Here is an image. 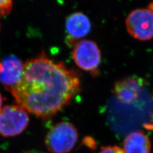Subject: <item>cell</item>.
Returning a JSON list of instances; mask_svg holds the SVG:
<instances>
[{
	"instance_id": "6da1fadb",
	"label": "cell",
	"mask_w": 153,
	"mask_h": 153,
	"mask_svg": "<svg viewBox=\"0 0 153 153\" xmlns=\"http://www.w3.org/2000/svg\"><path fill=\"white\" fill-rule=\"evenodd\" d=\"M10 91L27 112L47 118L71 102L80 92V81L63 63L41 55L24 63L22 79Z\"/></svg>"
},
{
	"instance_id": "7a4b0ae2",
	"label": "cell",
	"mask_w": 153,
	"mask_h": 153,
	"mask_svg": "<svg viewBox=\"0 0 153 153\" xmlns=\"http://www.w3.org/2000/svg\"><path fill=\"white\" fill-rule=\"evenodd\" d=\"M78 140V131L72 123L63 121L52 126L45 137L47 149L52 153H69Z\"/></svg>"
},
{
	"instance_id": "3957f363",
	"label": "cell",
	"mask_w": 153,
	"mask_h": 153,
	"mask_svg": "<svg viewBox=\"0 0 153 153\" xmlns=\"http://www.w3.org/2000/svg\"><path fill=\"white\" fill-rule=\"evenodd\" d=\"M30 122L27 112L18 105H8L0 110V135L17 136L25 131Z\"/></svg>"
},
{
	"instance_id": "277c9868",
	"label": "cell",
	"mask_w": 153,
	"mask_h": 153,
	"mask_svg": "<svg viewBox=\"0 0 153 153\" xmlns=\"http://www.w3.org/2000/svg\"><path fill=\"white\" fill-rule=\"evenodd\" d=\"M126 27L129 34L140 41L153 38V10L138 8L131 11L126 19Z\"/></svg>"
},
{
	"instance_id": "5b68a950",
	"label": "cell",
	"mask_w": 153,
	"mask_h": 153,
	"mask_svg": "<svg viewBox=\"0 0 153 153\" xmlns=\"http://www.w3.org/2000/svg\"><path fill=\"white\" fill-rule=\"evenodd\" d=\"M72 57L80 69L89 72H97L101 63L102 55L98 45L91 40H84L76 43Z\"/></svg>"
},
{
	"instance_id": "8992f818",
	"label": "cell",
	"mask_w": 153,
	"mask_h": 153,
	"mask_svg": "<svg viewBox=\"0 0 153 153\" xmlns=\"http://www.w3.org/2000/svg\"><path fill=\"white\" fill-rule=\"evenodd\" d=\"M24 63L17 57L9 56L0 62V82L10 89L22 79Z\"/></svg>"
},
{
	"instance_id": "52a82bcc",
	"label": "cell",
	"mask_w": 153,
	"mask_h": 153,
	"mask_svg": "<svg viewBox=\"0 0 153 153\" xmlns=\"http://www.w3.org/2000/svg\"><path fill=\"white\" fill-rule=\"evenodd\" d=\"M143 85V81L140 79L126 78L119 81L115 85V94L121 103L131 104L139 98Z\"/></svg>"
},
{
	"instance_id": "ba28073f",
	"label": "cell",
	"mask_w": 153,
	"mask_h": 153,
	"mask_svg": "<svg viewBox=\"0 0 153 153\" xmlns=\"http://www.w3.org/2000/svg\"><path fill=\"white\" fill-rule=\"evenodd\" d=\"M91 25L90 20L82 12H75L66 19V30L69 37L68 40L72 44L73 41L82 38L88 35Z\"/></svg>"
},
{
	"instance_id": "9c48e42d",
	"label": "cell",
	"mask_w": 153,
	"mask_h": 153,
	"mask_svg": "<svg viewBox=\"0 0 153 153\" xmlns=\"http://www.w3.org/2000/svg\"><path fill=\"white\" fill-rule=\"evenodd\" d=\"M151 149L149 138L141 131L130 133L124 140L123 149L125 153H150Z\"/></svg>"
},
{
	"instance_id": "30bf717a",
	"label": "cell",
	"mask_w": 153,
	"mask_h": 153,
	"mask_svg": "<svg viewBox=\"0 0 153 153\" xmlns=\"http://www.w3.org/2000/svg\"><path fill=\"white\" fill-rule=\"evenodd\" d=\"M12 8V0H0V19L7 16Z\"/></svg>"
},
{
	"instance_id": "8fae6325",
	"label": "cell",
	"mask_w": 153,
	"mask_h": 153,
	"mask_svg": "<svg viewBox=\"0 0 153 153\" xmlns=\"http://www.w3.org/2000/svg\"><path fill=\"white\" fill-rule=\"evenodd\" d=\"M98 153H125L123 149L116 146H105L102 147L101 150Z\"/></svg>"
},
{
	"instance_id": "7c38bea8",
	"label": "cell",
	"mask_w": 153,
	"mask_h": 153,
	"mask_svg": "<svg viewBox=\"0 0 153 153\" xmlns=\"http://www.w3.org/2000/svg\"><path fill=\"white\" fill-rule=\"evenodd\" d=\"M25 153H44V152L39 151H37V150H31V151H26Z\"/></svg>"
},
{
	"instance_id": "4fadbf2b",
	"label": "cell",
	"mask_w": 153,
	"mask_h": 153,
	"mask_svg": "<svg viewBox=\"0 0 153 153\" xmlns=\"http://www.w3.org/2000/svg\"><path fill=\"white\" fill-rule=\"evenodd\" d=\"M2 104H3V97L1 94L0 93V110L2 108Z\"/></svg>"
}]
</instances>
